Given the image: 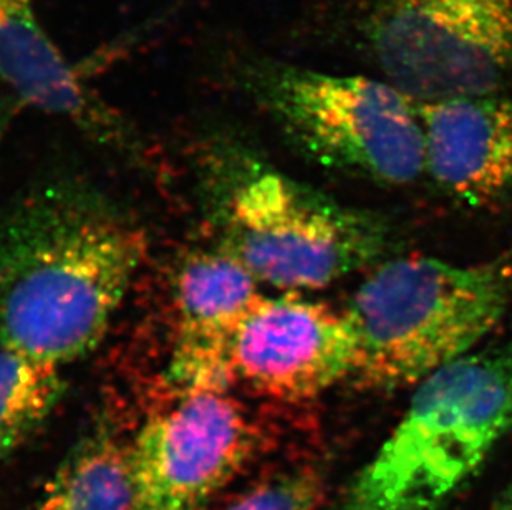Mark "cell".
<instances>
[{"instance_id":"obj_1","label":"cell","mask_w":512,"mask_h":510,"mask_svg":"<svg viewBox=\"0 0 512 510\" xmlns=\"http://www.w3.org/2000/svg\"><path fill=\"white\" fill-rule=\"evenodd\" d=\"M146 252L145 232L78 184L0 214V347L62 368L97 347Z\"/></svg>"},{"instance_id":"obj_2","label":"cell","mask_w":512,"mask_h":510,"mask_svg":"<svg viewBox=\"0 0 512 510\" xmlns=\"http://www.w3.org/2000/svg\"><path fill=\"white\" fill-rule=\"evenodd\" d=\"M511 429L512 342L466 353L416 385L334 510L440 509Z\"/></svg>"},{"instance_id":"obj_3","label":"cell","mask_w":512,"mask_h":510,"mask_svg":"<svg viewBox=\"0 0 512 510\" xmlns=\"http://www.w3.org/2000/svg\"><path fill=\"white\" fill-rule=\"evenodd\" d=\"M512 300V265H458L405 257L378 265L345 317L353 338L350 380L370 390L418 385L471 352Z\"/></svg>"},{"instance_id":"obj_4","label":"cell","mask_w":512,"mask_h":510,"mask_svg":"<svg viewBox=\"0 0 512 510\" xmlns=\"http://www.w3.org/2000/svg\"><path fill=\"white\" fill-rule=\"evenodd\" d=\"M206 201L219 249L276 289H324L387 247L380 217L236 151L209 161Z\"/></svg>"},{"instance_id":"obj_5","label":"cell","mask_w":512,"mask_h":510,"mask_svg":"<svg viewBox=\"0 0 512 510\" xmlns=\"http://www.w3.org/2000/svg\"><path fill=\"white\" fill-rule=\"evenodd\" d=\"M242 82L290 141L327 168L388 186L425 173L418 105L385 80L264 58L242 67Z\"/></svg>"},{"instance_id":"obj_6","label":"cell","mask_w":512,"mask_h":510,"mask_svg":"<svg viewBox=\"0 0 512 510\" xmlns=\"http://www.w3.org/2000/svg\"><path fill=\"white\" fill-rule=\"evenodd\" d=\"M363 32L383 80L416 103L512 78V0H368Z\"/></svg>"},{"instance_id":"obj_7","label":"cell","mask_w":512,"mask_h":510,"mask_svg":"<svg viewBox=\"0 0 512 510\" xmlns=\"http://www.w3.org/2000/svg\"><path fill=\"white\" fill-rule=\"evenodd\" d=\"M256 448L251 419L228 391L179 396L128 446L135 510H198Z\"/></svg>"},{"instance_id":"obj_8","label":"cell","mask_w":512,"mask_h":510,"mask_svg":"<svg viewBox=\"0 0 512 510\" xmlns=\"http://www.w3.org/2000/svg\"><path fill=\"white\" fill-rule=\"evenodd\" d=\"M355 338L345 313L295 294L259 295L226 345L231 386L281 401L322 395L352 373Z\"/></svg>"},{"instance_id":"obj_9","label":"cell","mask_w":512,"mask_h":510,"mask_svg":"<svg viewBox=\"0 0 512 510\" xmlns=\"http://www.w3.org/2000/svg\"><path fill=\"white\" fill-rule=\"evenodd\" d=\"M254 275L228 252L191 255L174 285L178 335L171 352L168 381L178 395L228 391L229 333L259 297Z\"/></svg>"},{"instance_id":"obj_10","label":"cell","mask_w":512,"mask_h":510,"mask_svg":"<svg viewBox=\"0 0 512 510\" xmlns=\"http://www.w3.org/2000/svg\"><path fill=\"white\" fill-rule=\"evenodd\" d=\"M425 173L453 198L483 206L512 189V100L499 93L416 103Z\"/></svg>"},{"instance_id":"obj_11","label":"cell","mask_w":512,"mask_h":510,"mask_svg":"<svg viewBox=\"0 0 512 510\" xmlns=\"http://www.w3.org/2000/svg\"><path fill=\"white\" fill-rule=\"evenodd\" d=\"M0 78L27 105L107 145H128L125 123L50 39L34 0H0Z\"/></svg>"},{"instance_id":"obj_12","label":"cell","mask_w":512,"mask_h":510,"mask_svg":"<svg viewBox=\"0 0 512 510\" xmlns=\"http://www.w3.org/2000/svg\"><path fill=\"white\" fill-rule=\"evenodd\" d=\"M39 510H135L128 446L107 426L80 439L58 466Z\"/></svg>"},{"instance_id":"obj_13","label":"cell","mask_w":512,"mask_h":510,"mask_svg":"<svg viewBox=\"0 0 512 510\" xmlns=\"http://www.w3.org/2000/svg\"><path fill=\"white\" fill-rule=\"evenodd\" d=\"M63 393L60 366L0 347V462L44 426Z\"/></svg>"},{"instance_id":"obj_14","label":"cell","mask_w":512,"mask_h":510,"mask_svg":"<svg viewBox=\"0 0 512 510\" xmlns=\"http://www.w3.org/2000/svg\"><path fill=\"white\" fill-rule=\"evenodd\" d=\"M324 494V481L310 467L285 472L239 497L228 510H315Z\"/></svg>"},{"instance_id":"obj_15","label":"cell","mask_w":512,"mask_h":510,"mask_svg":"<svg viewBox=\"0 0 512 510\" xmlns=\"http://www.w3.org/2000/svg\"><path fill=\"white\" fill-rule=\"evenodd\" d=\"M493 510H512V482L508 489L501 494L499 501L494 504Z\"/></svg>"}]
</instances>
